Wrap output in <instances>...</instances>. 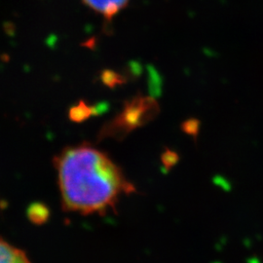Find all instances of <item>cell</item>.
Returning a JSON list of instances; mask_svg holds the SVG:
<instances>
[{
	"label": "cell",
	"mask_w": 263,
	"mask_h": 263,
	"mask_svg": "<svg viewBox=\"0 0 263 263\" xmlns=\"http://www.w3.org/2000/svg\"><path fill=\"white\" fill-rule=\"evenodd\" d=\"M158 111V104L154 100L139 99V101L133 102L125 108L117 125L125 132H129L152 119Z\"/></svg>",
	"instance_id": "obj_2"
},
{
	"label": "cell",
	"mask_w": 263,
	"mask_h": 263,
	"mask_svg": "<svg viewBox=\"0 0 263 263\" xmlns=\"http://www.w3.org/2000/svg\"><path fill=\"white\" fill-rule=\"evenodd\" d=\"M89 115H90L89 107L85 106L83 104L76 106V108L71 109V111H70V117L74 121H81Z\"/></svg>",
	"instance_id": "obj_7"
},
{
	"label": "cell",
	"mask_w": 263,
	"mask_h": 263,
	"mask_svg": "<svg viewBox=\"0 0 263 263\" xmlns=\"http://www.w3.org/2000/svg\"><path fill=\"white\" fill-rule=\"evenodd\" d=\"M0 262H28V258L23 251L0 240Z\"/></svg>",
	"instance_id": "obj_4"
},
{
	"label": "cell",
	"mask_w": 263,
	"mask_h": 263,
	"mask_svg": "<svg viewBox=\"0 0 263 263\" xmlns=\"http://www.w3.org/2000/svg\"><path fill=\"white\" fill-rule=\"evenodd\" d=\"M85 5L110 20L128 4L129 0H83Z\"/></svg>",
	"instance_id": "obj_3"
},
{
	"label": "cell",
	"mask_w": 263,
	"mask_h": 263,
	"mask_svg": "<svg viewBox=\"0 0 263 263\" xmlns=\"http://www.w3.org/2000/svg\"><path fill=\"white\" fill-rule=\"evenodd\" d=\"M59 185L66 211L83 215L114 209L134 186L105 154L88 145L69 147L56 159Z\"/></svg>",
	"instance_id": "obj_1"
},
{
	"label": "cell",
	"mask_w": 263,
	"mask_h": 263,
	"mask_svg": "<svg viewBox=\"0 0 263 263\" xmlns=\"http://www.w3.org/2000/svg\"><path fill=\"white\" fill-rule=\"evenodd\" d=\"M29 218L35 223H42L48 217V211L46 208L40 204H34L28 211Z\"/></svg>",
	"instance_id": "obj_5"
},
{
	"label": "cell",
	"mask_w": 263,
	"mask_h": 263,
	"mask_svg": "<svg viewBox=\"0 0 263 263\" xmlns=\"http://www.w3.org/2000/svg\"><path fill=\"white\" fill-rule=\"evenodd\" d=\"M178 160H179L178 154H177L176 152H173V151H166V152L163 154V156H162L163 164H164V166H165L167 169L172 168L175 164H177Z\"/></svg>",
	"instance_id": "obj_8"
},
{
	"label": "cell",
	"mask_w": 263,
	"mask_h": 263,
	"mask_svg": "<svg viewBox=\"0 0 263 263\" xmlns=\"http://www.w3.org/2000/svg\"><path fill=\"white\" fill-rule=\"evenodd\" d=\"M199 129H200V121L194 118L189 119L182 124V130L194 138H197Z\"/></svg>",
	"instance_id": "obj_6"
}]
</instances>
